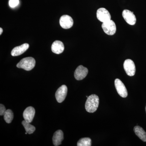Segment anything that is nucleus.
I'll return each instance as SVG.
<instances>
[{
    "mask_svg": "<svg viewBox=\"0 0 146 146\" xmlns=\"http://www.w3.org/2000/svg\"><path fill=\"white\" fill-rule=\"evenodd\" d=\"M100 99L98 96L95 94H93L87 98L85 103V109L87 112L94 113L96 111L99 104Z\"/></svg>",
    "mask_w": 146,
    "mask_h": 146,
    "instance_id": "nucleus-1",
    "label": "nucleus"
},
{
    "mask_svg": "<svg viewBox=\"0 0 146 146\" xmlns=\"http://www.w3.org/2000/svg\"><path fill=\"white\" fill-rule=\"evenodd\" d=\"M35 60L33 58L28 57L23 58L17 64V67L26 71H30L34 68Z\"/></svg>",
    "mask_w": 146,
    "mask_h": 146,
    "instance_id": "nucleus-2",
    "label": "nucleus"
},
{
    "mask_svg": "<svg viewBox=\"0 0 146 146\" xmlns=\"http://www.w3.org/2000/svg\"><path fill=\"white\" fill-rule=\"evenodd\" d=\"M102 27L105 33L109 35H114L117 30L116 24L111 20L103 23Z\"/></svg>",
    "mask_w": 146,
    "mask_h": 146,
    "instance_id": "nucleus-3",
    "label": "nucleus"
},
{
    "mask_svg": "<svg viewBox=\"0 0 146 146\" xmlns=\"http://www.w3.org/2000/svg\"><path fill=\"white\" fill-rule=\"evenodd\" d=\"M123 68L128 76H132L136 73V67L133 60L127 59L125 60Z\"/></svg>",
    "mask_w": 146,
    "mask_h": 146,
    "instance_id": "nucleus-4",
    "label": "nucleus"
},
{
    "mask_svg": "<svg viewBox=\"0 0 146 146\" xmlns=\"http://www.w3.org/2000/svg\"><path fill=\"white\" fill-rule=\"evenodd\" d=\"M97 17L98 20L102 23L111 20L110 13L106 9L104 8H100L97 10Z\"/></svg>",
    "mask_w": 146,
    "mask_h": 146,
    "instance_id": "nucleus-5",
    "label": "nucleus"
},
{
    "mask_svg": "<svg viewBox=\"0 0 146 146\" xmlns=\"http://www.w3.org/2000/svg\"><path fill=\"white\" fill-rule=\"evenodd\" d=\"M115 88L120 96L125 98L127 96V90L122 82L119 79H116L115 81Z\"/></svg>",
    "mask_w": 146,
    "mask_h": 146,
    "instance_id": "nucleus-6",
    "label": "nucleus"
},
{
    "mask_svg": "<svg viewBox=\"0 0 146 146\" xmlns=\"http://www.w3.org/2000/svg\"><path fill=\"white\" fill-rule=\"evenodd\" d=\"M68 93V88L65 85H62L57 89L55 94L56 100L58 103H62L65 100Z\"/></svg>",
    "mask_w": 146,
    "mask_h": 146,
    "instance_id": "nucleus-7",
    "label": "nucleus"
},
{
    "mask_svg": "<svg viewBox=\"0 0 146 146\" xmlns=\"http://www.w3.org/2000/svg\"><path fill=\"white\" fill-rule=\"evenodd\" d=\"M59 23L63 29H69L73 26L74 21L71 16L65 15L60 17Z\"/></svg>",
    "mask_w": 146,
    "mask_h": 146,
    "instance_id": "nucleus-8",
    "label": "nucleus"
},
{
    "mask_svg": "<svg viewBox=\"0 0 146 146\" xmlns=\"http://www.w3.org/2000/svg\"><path fill=\"white\" fill-rule=\"evenodd\" d=\"M122 16L124 20L129 25H133L136 23V16L133 14V12L127 9H125L123 11Z\"/></svg>",
    "mask_w": 146,
    "mask_h": 146,
    "instance_id": "nucleus-9",
    "label": "nucleus"
},
{
    "mask_svg": "<svg viewBox=\"0 0 146 146\" xmlns=\"http://www.w3.org/2000/svg\"><path fill=\"white\" fill-rule=\"evenodd\" d=\"M88 73V70L82 65H80L74 72V77L76 80H81L85 78Z\"/></svg>",
    "mask_w": 146,
    "mask_h": 146,
    "instance_id": "nucleus-10",
    "label": "nucleus"
},
{
    "mask_svg": "<svg viewBox=\"0 0 146 146\" xmlns=\"http://www.w3.org/2000/svg\"><path fill=\"white\" fill-rule=\"evenodd\" d=\"M35 112V110L34 108L31 106L27 108L26 109L24 110L23 114L25 121L30 123L32 122L34 117Z\"/></svg>",
    "mask_w": 146,
    "mask_h": 146,
    "instance_id": "nucleus-11",
    "label": "nucleus"
},
{
    "mask_svg": "<svg viewBox=\"0 0 146 146\" xmlns=\"http://www.w3.org/2000/svg\"><path fill=\"white\" fill-rule=\"evenodd\" d=\"M29 47V44L25 43L21 46L15 47L11 52V55L13 56H18L26 51Z\"/></svg>",
    "mask_w": 146,
    "mask_h": 146,
    "instance_id": "nucleus-12",
    "label": "nucleus"
},
{
    "mask_svg": "<svg viewBox=\"0 0 146 146\" xmlns=\"http://www.w3.org/2000/svg\"><path fill=\"white\" fill-rule=\"evenodd\" d=\"M51 50L53 52L56 54H60L63 52L64 50V46L61 41H55L53 43L51 46Z\"/></svg>",
    "mask_w": 146,
    "mask_h": 146,
    "instance_id": "nucleus-13",
    "label": "nucleus"
},
{
    "mask_svg": "<svg viewBox=\"0 0 146 146\" xmlns=\"http://www.w3.org/2000/svg\"><path fill=\"white\" fill-rule=\"evenodd\" d=\"M64 139L63 133L62 130L56 131L52 137L53 143L54 145L58 146L61 145L62 141Z\"/></svg>",
    "mask_w": 146,
    "mask_h": 146,
    "instance_id": "nucleus-14",
    "label": "nucleus"
},
{
    "mask_svg": "<svg viewBox=\"0 0 146 146\" xmlns=\"http://www.w3.org/2000/svg\"><path fill=\"white\" fill-rule=\"evenodd\" d=\"M133 130L137 136L143 142H146V132L143 128L139 126H136L134 127Z\"/></svg>",
    "mask_w": 146,
    "mask_h": 146,
    "instance_id": "nucleus-15",
    "label": "nucleus"
},
{
    "mask_svg": "<svg viewBox=\"0 0 146 146\" xmlns=\"http://www.w3.org/2000/svg\"><path fill=\"white\" fill-rule=\"evenodd\" d=\"M22 123L25 127L26 131L28 134H31L33 133L35 130V127L34 126L32 125L30 123L27 122L25 120L22 121Z\"/></svg>",
    "mask_w": 146,
    "mask_h": 146,
    "instance_id": "nucleus-16",
    "label": "nucleus"
},
{
    "mask_svg": "<svg viewBox=\"0 0 146 146\" xmlns=\"http://www.w3.org/2000/svg\"><path fill=\"white\" fill-rule=\"evenodd\" d=\"M4 119L7 123H11L13 119V113L12 110L10 109L7 110L4 115Z\"/></svg>",
    "mask_w": 146,
    "mask_h": 146,
    "instance_id": "nucleus-17",
    "label": "nucleus"
},
{
    "mask_svg": "<svg viewBox=\"0 0 146 146\" xmlns=\"http://www.w3.org/2000/svg\"><path fill=\"white\" fill-rule=\"evenodd\" d=\"M91 140L89 138H82L77 143L78 146H91Z\"/></svg>",
    "mask_w": 146,
    "mask_h": 146,
    "instance_id": "nucleus-18",
    "label": "nucleus"
},
{
    "mask_svg": "<svg viewBox=\"0 0 146 146\" xmlns=\"http://www.w3.org/2000/svg\"><path fill=\"white\" fill-rule=\"evenodd\" d=\"M19 0H9V4L11 8L16 7L19 4Z\"/></svg>",
    "mask_w": 146,
    "mask_h": 146,
    "instance_id": "nucleus-19",
    "label": "nucleus"
},
{
    "mask_svg": "<svg viewBox=\"0 0 146 146\" xmlns=\"http://www.w3.org/2000/svg\"><path fill=\"white\" fill-rule=\"evenodd\" d=\"M6 111L5 106L2 104H0V115L3 116L4 115Z\"/></svg>",
    "mask_w": 146,
    "mask_h": 146,
    "instance_id": "nucleus-20",
    "label": "nucleus"
},
{
    "mask_svg": "<svg viewBox=\"0 0 146 146\" xmlns=\"http://www.w3.org/2000/svg\"><path fill=\"white\" fill-rule=\"evenodd\" d=\"M0 35H1L2 34V33H3V29L1 28H0Z\"/></svg>",
    "mask_w": 146,
    "mask_h": 146,
    "instance_id": "nucleus-21",
    "label": "nucleus"
},
{
    "mask_svg": "<svg viewBox=\"0 0 146 146\" xmlns=\"http://www.w3.org/2000/svg\"><path fill=\"white\" fill-rule=\"evenodd\" d=\"M145 110H146V107H145Z\"/></svg>",
    "mask_w": 146,
    "mask_h": 146,
    "instance_id": "nucleus-22",
    "label": "nucleus"
}]
</instances>
